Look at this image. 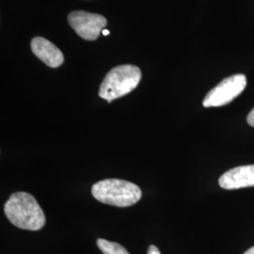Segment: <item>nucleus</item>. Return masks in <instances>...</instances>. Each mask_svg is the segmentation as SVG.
Segmentation results:
<instances>
[{
	"mask_svg": "<svg viewBox=\"0 0 254 254\" xmlns=\"http://www.w3.org/2000/svg\"><path fill=\"white\" fill-rule=\"evenodd\" d=\"M4 212L14 226L39 231L46 224V216L36 199L27 192H15L4 205Z\"/></svg>",
	"mask_w": 254,
	"mask_h": 254,
	"instance_id": "f257e3e1",
	"label": "nucleus"
},
{
	"mask_svg": "<svg viewBox=\"0 0 254 254\" xmlns=\"http://www.w3.org/2000/svg\"><path fill=\"white\" fill-rule=\"evenodd\" d=\"M92 196L103 203L128 207L141 199V190L136 184L120 179H106L92 186Z\"/></svg>",
	"mask_w": 254,
	"mask_h": 254,
	"instance_id": "f03ea898",
	"label": "nucleus"
},
{
	"mask_svg": "<svg viewBox=\"0 0 254 254\" xmlns=\"http://www.w3.org/2000/svg\"><path fill=\"white\" fill-rule=\"evenodd\" d=\"M141 79V71L131 64L120 65L109 71L99 90L101 98L109 103L134 91Z\"/></svg>",
	"mask_w": 254,
	"mask_h": 254,
	"instance_id": "7ed1b4c3",
	"label": "nucleus"
},
{
	"mask_svg": "<svg viewBox=\"0 0 254 254\" xmlns=\"http://www.w3.org/2000/svg\"><path fill=\"white\" fill-rule=\"evenodd\" d=\"M247 86V78L242 73L235 74L223 79L212 89L203 99L204 108H218L225 106L242 93Z\"/></svg>",
	"mask_w": 254,
	"mask_h": 254,
	"instance_id": "20e7f679",
	"label": "nucleus"
},
{
	"mask_svg": "<svg viewBox=\"0 0 254 254\" xmlns=\"http://www.w3.org/2000/svg\"><path fill=\"white\" fill-rule=\"evenodd\" d=\"M68 22L76 34L87 41L96 40L108 25L103 15L83 10L72 11L68 16Z\"/></svg>",
	"mask_w": 254,
	"mask_h": 254,
	"instance_id": "39448f33",
	"label": "nucleus"
},
{
	"mask_svg": "<svg viewBox=\"0 0 254 254\" xmlns=\"http://www.w3.org/2000/svg\"><path fill=\"white\" fill-rule=\"evenodd\" d=\"M218 184L223 190H239L254 187V165L236 167L223 173Z\"/></svg>",
	"mask_w": 254,
	"mask_h": 254,
	"instance_id": "423d86ee",
	"label": "nucleus"
},
{
	"mask_svg": "<svg viewBox=\"0 0 254 254\" xmlns=\"http://www.w3.org/2000/svg\"><path fill=\"white\" fill-rule=\"evenodd\" d=\"M31 50L37 58L51 68H58L64 64L63 52L51 42L43 37H35L32 39Z\"/></svg>",
	"mask_w": 254,
	"mask_h": 254,
	"instance_id": "0eeeda50",
	"label": "nucleus"
},
{
	"mask_svg": "<svg viewBox=\"0 0 254 254\" xmlns=\"http://www.w3.org/2000/svg\"><path fill=\"white\" fill-rule=\"evenodd\" d=\"M97 246L103 254H130L123 246L106 239H98Z\"/></svg>",
	"mask_w": 254,
	"mask_h": 254,
	"instance_id": "6e6552de",
	"label": "nucleus"
},
{
	"mask_svg": "<svg viewBox=\"0 0 254 254\" xmlns=\"http://www.w3.org/2000/svg\"><path fill=\"white\" fill-rule=\"evenodd\" d=\"M247 121H248V124H249L251 127H254V109L249 113Z\"/></svg>",
	"mask_w": 254,
	"mask_h": 254,
	"instance_id": "1a4fd4ad",
	"label": "nucleus"
},
{
	"mask_svg": "<svg viewBox=\"0 0 254 254\" xmlns=\"http://www.w3.org/2000/svg\"><path fill=\"white\" fill-rule=\"evenodd\" d=\"M147 254H160V252H159V250H158V248L156 247V246L151 245L149 246V248H148V253Z\"/></svg>",
	"mask_w": 254,
	"mask_h": 254,
	"instance_id": "9d476101",
	"label": "nucleus"
},
{
	"mask_svg": "<svg viewBox=\"0 0 254 254\" xmlns=\"http://www.w3.org/2000/svg\"><path fill=\"white\" fill-rule=\"evenodd\" d=\"M244 254H254V247L251 248V249H249V250H248Z\"/></svg>",
	"mask_w": 254,
	"mask_h": 254,
	"instance_id": "9b49d317",
	"label": "nucleus"
},
{
	"mask_svg": "<svg viewBox=\"0 0 254 254\" xmlns=\"http://www.w3.org/2000/svg\"><path fill=\"white\" fill-rule=\"evenodd\" d=\"M102 33H103L105 36H107V35H109V30H107V29H104V30L102 31Z\"/></svg>",
	"mask_w": 254,
	"mask_h": 254,
	"instance_id": "f8f14e48",
	"label": "nucleus"
}]
</instances>
